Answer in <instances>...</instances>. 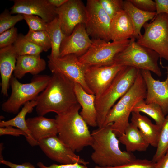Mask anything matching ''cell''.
Instances as JSON below:
<instances>
[{
    "mask_svg": "<svg viewBox=\"0 0 168 168\" xmlns=\"http://www.w3.org/2000/svg\"><path fill=\"white\" fill-rule=\"evenodd\" d=\"M74 86L75 83L63 75L52 73L47 86L35 99L38 115L50 112L61 114L79 104Z\"/></svg>",
    "mask_w": 168,
    "mask_h": 168,
    "instance_id": "cell-1",
    "label": "cell"
},
{
    "mask_svg": "<svg viewBox=\"0 0 168 168\" xmlns=\"http://www.w3.org/2000/svg\"><path fill=\"white\" fill-rule=\"evenodd\" d=\"M112 124L98 127L91 133L93 142L91 146L93 151L91 158L100 167L120 166L136 159L132 152L121 150L120 142L112 130Z\"/></svg>",
    "mask_w": 168,
    "mask_h": 168,
    "instance_id": "cell-2",
    "label": "cell"
},
{
    "mask_svg": "<svg viewBox=\"0 0 168 168\" xmlns=\"http://www.w3.org/2000/svg\"><path fill=\"white\" fill-rule=\"evenodd\" d=\"M81 108L78 104L55 117L58 136L74 152H79L86 147L91 146L93 142L88 125L79 112Z\"/></svg>",
    "mask_w": 168,
    "mask_h": 168,
    "instance_id": "cell-3",
    "label": "cell"
},
{
    "mask_svg": "<svg viewBox=\"0 0 168 168\" xmlns=\"http://www.w3.org/2000/svg\"><path fill=\"white\" fill-rule=\"evenodd\" d=\"M146 92V85L140 71L132 87L109 111L103 126L112 123L114 133L118 137L121 136L130 123L129 119L133 108L138 102L145 99Z\"/></svg>",
    "mask_w": 168,
    "mask_h": 168,
    "instance_id": "cell-4",
    "label": "cell"
},
{
    "mask_svg": "<svg viewBox=\"0 0 168 168\" xmlns=\"http://www.w3.org/2000/svg\"><path fill=\"white\" fill-rule=\"evenodd\" d=\"M140 71L133 67L124 66L105 92L95 99L98 127L103 126L109 111L132 87Z\"/></svg>",
    "mask_w": 168,
    "mask_h": 168,
    "instance_id": "cell-5",
    "label": "cell"
},
{
    "mask_svg": "<svg viewBox=\"0 0 168 168\" xmlns=\"http://www.w3.org/2000/svg\"><path fill=\"white\" fill-rule=\"evenodd\" d=\"M30 82L22 83L12 75L10 81L12 91L8 99L1 105L4 112L14 114L19 113L21 106L26 102L35 100L46 88L50 76L46 75L35 76Z\"/></svg>",
    "mask_w": 168,
    "mask_h": 168,
    "instance_id": "cell-6",
    "label": "cell"
},
{
    "mask_svg": "<svg viewBox=\"0 0 168 168\" xmlns=\"http://www.w3.org/2000/svg\"><path fill=\"white\" fill-rule=\"evenodd\" d=\"M159 58L160 56L157 53L139 44L132 37L130 39L127 46L115 56L114 63L148 70L160 77L162 73L158 64Z\"/></svg>",
    "mask_w": 168,
    "mask_h": 168,
    "instance_id": "cell-7",
    "label": "cell"
},
{
    "mask_svg": "<svg viewBox=\"0 0 168 168\" xmlns=\"http://www.w3.org/2000/svg\"><path fill=\"white\" fill-rule=\"evenodd\" d=\"M143 27L144 33L137 39V42L154 51L161 59L168 62V15L159 14Z\"/></svg>",
    "mask_w": 168,
    "mask_h": 168,
    "instance_id": "cell-8",
    "label": "cell"
},
{
    "mask_svg": "<svg viewBox=\"0 0 168 168\" xmlns=\"http://www.w3.org/2000/svg\"><path fill=\"white\" fill-rule=\"evenodd\" d=\"M90 47L84 55L78 58L79 62L87 66H105L114 64L115 56L128 45L130 39L112 41L100 39H92Z\"/></svg>",
    "mask_w": 168,
    "mask_h": 168,
    "instance_id": "cell-9",
    "label": "cell"
},
{
    "mask_svg": "<svg viewBox=\"0 0 168 168\" xmlns=\"http://www.w3.org/2000/svg\"><path fill=\"white\" fill-rule=\"evenodd\" d=\"M47 58L48 66L52 73L62 74L74 83L80 84L87 93L93 94L85 81L84 72L86 66L79 62L76 55L71 54L54 58L49 55Z\"/></svg>",
    "mask_w": 168,
    "mask_h": 168,
    "instance_id": "cell-10",
    "label": "cell"
},
{
    "mask_svg": "<svg viewBox=\"0 0 168 168\" xmlns=\"http://www.w3.org/2000/svg\"><path fill=\"white\" fill-rule=\"evenodd\" d=\"M86 8L87 19L85 25L92 39L111 40L110 26L111 19L100 5L98 0H87Z\"/></svg>",
    "mask_w": 168,
    "mask_h": 168,
    "instance_id": "cell-11",
    "label": "cell"
},
{
    "mask_svg": "<svg viewBox=\"0 0 168 168\" xmlns=\"http://www.w3.org/2000/svg\"><path fill=\"white\" fill-rule=\"evenodd\" d=\"M124 66L116 64L105 66H86L84 72L86 82L95 96L99 97L110 85Z\"/></svg>",
    "mask_w": 168,
    "mask_h": 168,
    "instance_id": "cell-12",
    "label": "cell"
},
{
    "mask_svg": "<svg viewBox=\"0 0 168 168\" xmlns=\"http://www.w3.org/2000/svg\"><path fill=\"white\" fill-rule=\"evenodd\" d=\"M38 145L48 157L60 164L78 163L87 165L89 164L88 161L76 154L57 135L40 140Z\"/></svg>",
    "mask_w": 168,
    "mask_h": 168,
    "instance_id": "cell-13",
    "label": "cell"
},
{
    "mask_svg": "<svg viewBox=\"0 0 168 168\" xmlns=\"http://www.w3.org/2000/svg\"><path fill=\"white\" fill-rule=\"evenodd\" d=\"M56 12L60 27L66 36L70 35L80 24H85L87 19L86 7L81 0H68L56 8Z\"/></svg>",
    "mask_w": 168,
    "mask_h": 168,
    "instance_id": "cell-14",
    "label": "cell"
},
{
    "mask_svg": "<svg viewBox=\"0 0 168 168\" xmlns=\"http://www.w3.org/2000/svg\"><path fill=\"white\" fill-rule=\"evenodd\" d=\"M163 67L166 69L167 73L166 78L163 81L154 78L150 71H140L146 87L145 102L158 105L166 116L168 113V65Z\"/></svg>",
    "mask_w": 168,
    "mask_h": 168,
    "instance_id": "cell-15",
    "label": "cell"
},
{
    "mask_svg": "<svg viewBox=\"0 0 168 168\" xmlns=\"http://www.w3.org/2000/svg\"><path fill=\"white\" fill-rule=\"evenodd\" d=\"M92 43L85 24H80L70 35L66 36L63 39L60 48V57L72 54L79 58L87 52Z\"/></svg>",
    "mask_w": 168,
    "mask_h": 168,
    "instance_id": "cell-16",
    "label": "cell"
},
{
    "mask_svg": "<svg viewBox=\"0 0 168 168\" xmlns=\"http://www.w3.org/2000/svg\"><path fill=\"white\" fill-rule=\"evenodd\" d=\"M10 9L11 14L34 15L39 16L48 23L57 17L56 8L47 0H14Z\"/></svg>",
    "mask_w": 168,
    "mask_h": 168,
    "instance_id": "cell-17",
    "label": "cell"
},
{
    "mask_svg": "<svg viewBox=\"0 0 168 168\" xmlns=\"http://www.w3.org/2000/svg\"><path fill=\"white\" fill-rule=\"evenodd\" d=\"M17 57L13 45L0 49L1 92L4 96H8L10 81L16 67Z\"/></svg>",
    "mask_w": 168,
    "mask_h": 168,
    "instance_id": "cell-18",
    "label": "cell"
},
{
    "mask_svg": "<svg viewBox=\"0 0 168 168\" xmlns=\"http://www.w3.org/2000/svg\"><path fill=\"white\" fill-rule=\"evenodd\" d=\"M110 32L112 41L129 40L133 37L134 28L132 22L124 9L118 12L112 18Z\"/></svg>",
    "mask_w": 168,
    "mask_h": 168,
    "instance_id": "cell-19",
    "label": "cell"
},
{
    "mask_svg": "<svg viewBox=\"0 0 168 168\" xmlns=\"http://www.w3.org/2000/svg\"><path fill=\"white\" fill-rule=\"evenodd\" d=\"M28 128L33 138L39 142L40 140L58 133L55 119H50L42 116L27 118Z\"/></svg>",
    "mask_w": 168,
    "mask_h": 168,
    "instance_id": "cell-20",
    "label": "cell"
},
{
    "mask_svg": "<svg viewBox=\"0 0 168 168\" xmlns=\"http://www.w3.org/2000/svg\"><path fill=\"white\" fill-rule=\"evenodd\" d=\"M74 89L78 102L81 108L80 115L88 125L93 127L97 126L95 95L86 92L77 83H75Z\"/></svg>",
    "mask_w": 168,
    "mask_h": 168,
    "instance_id": "cell-21",
    "label": "cell"
},
{
    "mask_svg": "<svg viewBox=\"0 0 168 168\" xmlns=\"http://www.w3.org/2000/svg\"><path fill=\"white\" fill-rule=\"evenodd\" d=\"M131 114L130 122L138 128L150 145L156 148L161 127L153 124L147 117L139 112L132 111Z\"/></svg>",
    "mask_w": 168,
    "mask_h": 168,
    "instance_id": "cell-22",
    "label": "cell"
},
{
    "mask_svg": "<svg viewBox=\"0 0 168 168\" xmlns=\"http://www.w3.org/2000/svg\"><path fill=\"white\" fill-rule=\"evenodd\" d=\"M46 65L45 60L40 54L19 56L17 58L14 76L20 79L27 73L38 75L45 69Z\"/></svg>",
    "mask_w": 168,
    "mask_h": 168,
    "instance_id": "cell-23",
    "label": "cell"
},
{
    "mask_svg": "<svg viewBox=\"0 0 168 168\" xmlns=\"http://www.w3.org/2000/svg\"><path fill=\"white\" fill-rule=\"evenodd\" d=\"M37 104L35 100L28 101L25 103L21 110L14 118L7 121H2L0 122V128L7 126H12L19 128L24 132L27 135L26 140L31 146L38 145L39 142L34 139L32 137L29 130L25 119L28 113H31L34 107H35Z\"/></svg>",
    "mask_w": 168,
    "mask_h": 168,
    "instance_id": "cell-24",
    "label": "cell"
},
{
    "mask_svg": "<svg viewBox=\"0 0 168 168\" xmlns=\"http://www.w3.org/2000/svg\"><path fill=\"white\" fill-rule=\"evenodd\" d=\"M118 139L120 142L125 145L126 151L131 152L145 151L150 145L138 128L131 122Z\"/></svg>",
    "mask_w": 168,
    "mask_h": 168,
    "instance_id": "cell-25",
    "label": "cell"
},
{
    "mask_svg": "<svg viewBox=\"0 0 168 168\" xmlns=\"http://www.w3.org/2000/svg\"><path fill=\"white\" fill-rule=\"evenodd\" d=\"M123 9L128 14L132 22L134 28L133 37L137 40L142 35V28L148 21H152L154 18L156 12H146L138 9L129 0L124 1Z\"/></svg>",
    "mask_w": 168,
    "mask_h": 168,
    "instance_id": "cell-26",
    "label": "cell"
},
{
    "mask_svg": "<svg viewBox=\"0 0 168 168\" xmlns=\"http://www.w3.org/2000/svg\"><path fill=\"white\" fill-rule=\"evenodd\" d=\"M46 30L49 35L51 45V53L49 55L54 58L60 57L61 45L66 35L62 30L57 17L47 23Z\"/></svg>",
    "mask_w": 168,
    "mask_h": 168,
    "instance_id": "cell-27",
    "label": "cell"
},
{
    "mask_svg": "<svg viewBox=\"0 0 168 168\" xmlns=\"http://www.w3.org/2000/svg\"><path fill=\"white\" fill-rule=\"evenodd\" d=\"M145 100L138 102L133 108L132 111L143 113L152 118L155 124L161 128L165 120V115L161 108L154 103H146Z\"/></svg>",
    "mask_w": 168,
    "mask_h": 168,
    "instance_id": "cell-28",
    "label": "cell"
},
{
    "mask_svg": "<svg viewBox=\"0 0 168 168\" xmlns=\"http://www.w3.org/2000/svg\"><path fill=\"white\" fill-rule=\"evenodd\" d=\"M17 57L25 55H37L43 51L42 49L27 40L21 34L13 44Z\"/></svg>",
    "mask_w": 168,
    "mask_h": 168,
    "instance_id": "cell-29",
    "label": "cell"
},
{
    "mask_svg": "<svg viewBox=\"0 0 168 168\" xmlns=\"http://www.w3.org/2000/svg\"><path fill=\"white\" fill-rule=\"evenodd\" d=\"M156 152L152 160L155 163L159 160L168 151V113L161 128Z\"/></svg>",
    "mask_w": 168,
    "mask_h": 168,
    "instance_id": "cell-30",
    "label": "cell"
},
{
    "mask_svg": "<svg viewBox=\"0 0 168 168\" xmlns=\"http://www.w3.org/2000/svg\"><path fill=\"white\" fill-rule=\"evenodd\" d=\"M25 37L28 40L47 52L51 47L49 35L46 30L34 31L29 30Z\"/></svg>",
    "mask_w": 168,
    "mask_h": 168,
    "instance_id": "cell-31",
    "label": "cell"
},
{
    "mask_svg": "<svg viewBox=\"0 0 168 168\" xmlns=\"http://www.w3.org/2000/svg\"><path fill=\"white\" fill-rule=\"evenodd\" d=\"M23 19V15H12L10 11L5 9L0 15V34L14 27L17 23Z\"/></svg>",
    "mask_w": 168,
    "mask_h": 168,
    "instance_id": "cell-32",
    "label": "cell"
},
{
    "mask_svg": "<svg viewBox=\"0 0 168 168\" xmlns=\"http://www.w3.org/2000/svg\"><path fill=\"white\" fill-rule=\"evenodd\" d=\"M102 8L112 18L119 11L123 9L122 0H98Z\"/></svg>",
    "mask_w": 168,
    "mask_h": 168,
    "instance_id": "cell-33",
    "label": "cell"
},
{
    "mask_svg": "<svg viewBox=\"0 0 168 168\" xmlns=\"http://www.w3.org/2000/svg\"><path fill=\"white\" fill-rule=\"evenodd\" d=\"M23 15L29 30L34 31L46 30L48 23L41 17L34 15Z\"/></svg>",
    "mask_w": 168,
    "mask_h": 168,
    "instance_id": "cell-34",
    "label": "cell"
},
{
    "mask_svg": "<svg viewBox=\"0 0 168 168\" xmlns=\"http://www.w3.org/2000/svg\"><path fill=\"white\" fill-rule=\"evenodd\" d=\"M156 163L152 160L136 159L120 166L114 167H102L96 166L94 168H155Z\"/></svg>",
    "mask_w": 168,
    "mask_h": 168,
    "instance_id": "cell-35",
    "label": "cell"
},
{
    "mask_svg": "<svg viewBox=\"0 0 168 168\" xmlns=\"http://www.w3.org/2000/svg\"><path fill=\"white\" fill-rule=\"evenodd\" d=\"M17 29L13 27L0 34V48L13 45L18 37Z\"/></svg>",
    "mask_w": 168,
    "mask_h": 168,
    "instance_id": "cell-36",
    "label": "cell"
},
{
    "mask_svg": "<svg viewBox=\"0 0 168 168\" xmlns=\"http://www.w3.org/2000/svg\"><path fill=\"white\" fill-rule=\"evenodd\" d=\"M136 7L143 11L156 12L155 1L152 0H129Z\"/></svg>",
    "mask_w": 168,
    "mask_h": 168,
    "instance_id": "cell-37",
    "label": "cell"
},
{
    "mask_svg": "<svg viewBox=\"0 0 168 168\" xmlns=\"http://www.w3.org/2000/svg\"><path fill=\"white\" fill-rule=\"evenodd\" d=\"M4 135H10L16 137L23 135L26 138L27 137L26 133L22 130L18 128H14L12 126L0 128V136Z\"/></svg>",
    "mask_w": 168,
    "mask_h": 168,
    "instance_id": "cell-38",
    "label": "cell"
},
{
    "mask_svg": "<svg viewBox=\"0 0 168 168\" xmlns=\"http://www.w3.org/2000/svg\"><path fill=\"white\" fill-rule=\"evenodd\" d=\"M39 168H89L86 165L76 163L68 164H53L49 166L45 165L41 162H39L37 164Z\"/></svg>",
    "mask_w": 168,
    "mask_h": 168,
    "instance_id": "cell-39",
    "label": "cell"
},
{
    "mask_svg": "<svg viewBox=\"0 0 168 168\" xmlns=\"http://www.w3.org/2000/svg\"><path fill=\"white\" fill-rule=\"evenodd\" d=\"M156 11L155 17L157 15L164 13L168 15V0H155Z\"/></svg>",
    "mask_w": 168,
    "mask_h": 168,
    "instance_id": "cell-40",
    "label": "cell"
},
{
    "mask_svg": "<svg viewBox=\"0 0 168 168\" xmlns=\"http://www.w3.org/2000/svg\"><path fill=\"white\" fill-rule=\"evenodd\" d=\"M0 163L8 166L10 168H36L34 166L29 162H25L21 164H17L3 159L0 160Z\"/></svg>",
    "mask_w": 168,
    "mask_h": 168,
    "instance_id": "cell-41",
    "label": "cell"
},
{
    "mask_svg": "<svg viewBox=\"0 0 168 168\" xmlns=\"http://www.w3.org/2000/svg\"><path fill=\"white\" fill-rule=\"evenodd\" d=\"M155 168H168V151L156 163Z\"/></svg>",
    "mask_w": 168,
    "mask_h": 168,
    "instance_id": "cell-42",
    "label": "cell"
},
{
    "mask_svg": "<svg viewBox=\"0 0 168 168\" xmlns=\"http://www.w3.org/2000/svg\"><path fill=\"white\" fill-rule=\"evenodd\" d=\"M67 0H47V1L50 5L56 8H58L62 6L66 2Z\"/></svg>",
    "mask_w": 168,
    "mask_h": 168,
    "instance_id": "cell-43",
    "label": "cell"
},
{
    "mask_svg": "<svg viewBox=\"0 0 168 168\" xmlns=\"http://www.w3.org/2000/svg\"><path fill=\"white\" fill-rule=\"evenodd\" d=\"M3 144L2 143H1L0 144V160L3 159L2 155V150H3Z\"/></svg>",
    "mask_w": 168,
    "mask_h": 168,
    "instance_id": "cell-44",
    "label": "cell"
}]
</instances>
